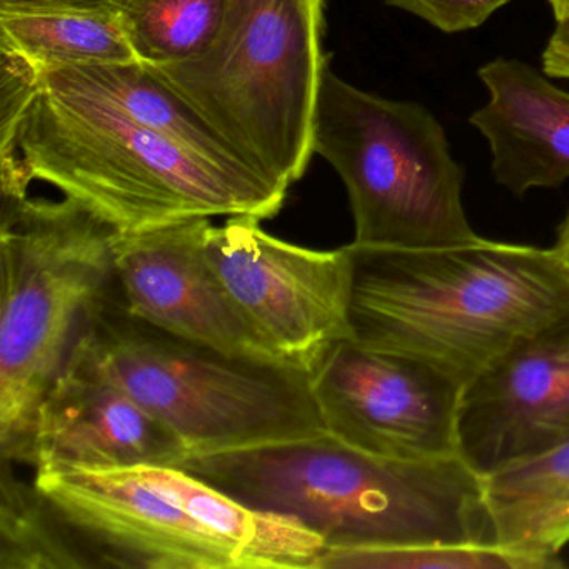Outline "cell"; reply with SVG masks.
Masks as SVG:
<instances>
[{
	"label": "cell",
	"mask_w": 569,
	"mask_h": 569,
	"mask_svg": "<svg viewBox=\"0 0 569 569\" xmlns=\"http://www.w3.org/2000/svg\"><path fill=\"white\" fill-rule=\"evenodd\" d=\"M392 8L409 12L446 34L471 31L485 24L511 0H386Z\"/></svg>",
	"instance_id": "obj_21"
},
{
	"label": "cell",
	"mask_w": 569,
	"mask_h": 569,
	"mask_svg": "<svg viewBox=\"0 0 569 569\" xmlns=\"http://www.w3.org/2000/svg\"><path fill=\"white\" fill-rule=\"evenodd\" d=\"M488 104L469 118L488 141L496 182L511 194L558 189L569 179V92L518 59L478 71Z\"/></svg>",
	"instance_id": "obj_14"
},
{
	"label": "cell",
	"mask_w": 569,
	"mask_h": 569,
	"mask_svg": "<svg viewBox=\"0 0 569 569\" xmlns=\"http://www.w3.org/2000/svg\"><path fill=\"white\" fill-rule=\"evenodd\" d=\"M0 462V569H96L34 481H22L14 462Z\"/></svg>",
	"instance_id": "obj_17"
},
{
	"label": "cell",
	"mask_w": 569,
	"mask_h": 569,
	"mask_svg": "<svg viewBox=\"0 0 569 569\" xmlns=\"http://www.w3.org/2000/svg\"><path fill=\"white\" fill-rule=\"evenodd\" d=\"M206 252L276 355L309 378L351 339L348 246L316 251L262 231L252 216L209 224Z\"/></svg>",
	"instance_id": "obj_8"
},
{
	"label": "cell",
	"mask_w": 569,
	"mask_h": 569,
	"mask_svg": "<svg viewBox=\"0 0 569 569\" xmlns=\"http://www.w3.org/2000/svg\"><path fill=\"white\" fill-rule=\"evenodd\" d=\"M229 0H116L136 58L176 64L204 52L224 21Z\"/></svg>",
	"instance_id": "obj_18"
},
{
	"label": "cell",
	"mask_w": 569,
	"mask_h": 569,
	"mask_svg": "<svg viewBox=\"0 0 569 569\" xmlns=\"http://www.w3.org/2000/svg\"><path fill=\"white\" fill-rule=\"evenodd\" d=\"M0 46L42 71L139 61L116 6L0 11Z\"/></svg>",
	"instance_id": "obj_16"
},
{
	"label": "cell",
	"mask_w": 569,
	"mask_h": 569,
	"mask_svg": "<svg viewBox=\"0 0 569 569\" xmlns=\"http://www.w3.org/2000/svg\"><path fill=\"white\" fill-rule=\"evenodd\" d=\"M32 481L96 569H241L234 549L181 505L152 466L36 472Z\"/></svg>",
	"instance_id": "obj_10"
},
{
	"label": "cell",
	"mask_w": 569,
	"mask_h": 569,
	"mask_svg": "<svg viewBox=\"0 0 569 569\" xmlns=\"http://www.w3.org/2000/svg\"><path fill=\"white\" fill-rule=\"evenodd\" d=\"M311 386L326 432L359 451L408 462L459 458L465 386L425 359L349 339Z\"/></svg>",
	"instance_id": "obj_9"
},
{
	"label": "cell",
	"mask_w": 569,
	"mask_h": 569,
	"mask_svg": "<svg viewBox=\"0 0 569 569\" xmlns=\"http://www.w3.org/2000/svg\"><path fill=\"white\" fill-rule=\"evenodd\" d=\"M542 72L551 79L569 81V16L556 19V28L542 52Z\"/></svg>",
	"instance_id": "obj_22"
},
{
	"label": "cell",
	"mask_w": 569,
	"mask_h": 569,
	"mask_svg": "<svg viewBox=\"0 0 569 569\" xmlns=\"http://www.w3.org/2000/svg\"><path fill=\"white\" fill-rule=\"evenodd\" d=\"M312 146L348 189L352 244L445 248L481 238L462 204L465 171L441 122L419 102L369 94L328 66Z\"/></svg>",
	"instance_id": "obj_7"
},
{
	"label": "cell",
	"mask_w": 569,
	"mask_h": 569,
	"mask_svg": "<svg viewBox=\"0 0 569 569\" xmlns=\"http://www.w3.org/2000/svg\"><path fill=\"white\" fill-rule=\"evenodd\" d=\"M569 442V311L462 392L459 456L482 478Z\"/></svg>",
	"instance_id": "obj_12"
},
{
	"label": "cell",
	"mask_w": 569,
	"mask_h": 569,
	"mask_svg": "<svg viewBox=\"0 0 569 569\" xmlns=\"http://www.w3.org/2000/svg\"><path fill=\"white\" fill-rule=\"evenodd\" d=\"M16 146L31 182L54 186L119 234L199 218L264 221L288 192L198 158L58 69L42 72Z\"/></svg>",
	"instance_id": "obj_3"
},
{
	"label": "cell",
	"mask_w": 569,
	"mask_h": 569,
	"mask_svg": "<svg viewBox=\"0 0 569 569\" xmlns=\"http://www.w3.org/2000/svg\"><path fill=\"white\" fill-rule=\"evenodd\" d=\"M545 559L501 545L325 548L316 569H552Z\"/></svg>",
	"instance_id": "obj_19"
},
{
	"label": "cell",
	"mask_w": 569,
	"mask_h": 569,
	"mask_svg": "<svg viewBox=\"0 0 569 569\" xmlns=\"http://www.w3.org/2000/svg\"><path fill=\"white\" fill-rule=\"evenodd\" d=\"M58 71L86 91L108 99L139 124L158 132L198 158L231 174L268 182L249 168L234 146L191 102L166 84L144 62Z\"/></svg>",
	"instance_id": "obj_15"
},
{
	"label": "cell",
	"mask_w": 569,
	"mask_h": 569,
	"mask_svg": "<svg viewBox=\"0 0 569 569\" xmlns=\"http://www.w3.org/2000/svg\"><path fill=\"white\" fill-rule=\"evenodd\" d=\"M209 224L211 219L199 218L131 234L116 232V272L126 309L179 338L289 368L209 259Z\"/></svg>",
	"instance_id": "obj_11"
},
{
	"label": "cell",
	"mask_w": 569,
	"mask_h": 569,
	"mask_svg": "<svg viewBox=\"0 0 569 569\" xmlns=\"http://www.w3.org/2000/svg\"><path fill=\"white\" fill-rule=\"evenodd\" d=\"M72 356L114 379L181 439L189 456L326 432L308 375L171 335L129 312L121 289Z\"/></svg>",
	"instance_id": "obj_5"
},
{
	"label": "cell",
	"mask_w": 569,
	"mask_h": 569,
	"mask_svg": "<svg viewBox=\"0 0 569 569\" xmlns=\"http://www.w3.org/2000/svg\"><path fill=\"white\" fill-rule=\"evenodd\" d=\"M348 251L352 341L425 359L465 388L569 311V271L552 248L479 238Z\"/></svg>",
	"instance_id": "obj_2"
},
{
	"label": "cell",
	"mask_w": 569,
	"mask_h": 569,
	"mask_svg": "<svg viewBox=\"0 0 569 569\" xmlns=\"http://www.w3.org/2000/svg\"><path fill=\"white\" fill-rule=\"evenodd\" d=\"M116 6V0H0V11H39V9H89Z\"/></svg>",
	"instance_id": "obj_23"
},
{
	"label": "cell",
	"mask_w": 569,
	"mask_h": 569,
	"mask_svg": "<svg viewBox=\"0 0 569 569\" xmlns=\"http://www.w3.org/2000/svg\"><path fill=\"white\" fill-rule=\"evenodd\" d=\"M188 456L164 422L79 356H72L36 412L34 472L181 466Z\"/></svg>",
	"instance_id": "obj_13"
},
{
	"label": "cell",
	"mask_w": 569,
	"mask_h": 569,
	"mask_svg": "<svg viewBox=\"0 0 569 569\" xmlns=\"http://www.w3.org/2000/svg\"><path fill=\"white\" fill-rule=\"evenodd\" d=\"M551 6L555 19L568 18L569 16V0H548Z\"/></svg>",
	"instance_id": "obj_25"
},
{
	"label": "cell",
	"mask_w": 569,
	"mask_h": 569,
	"mask_svg": "<svg viewBox=\"0 0 569 569\" xmlns=\"http://www.w3.org/2000/svg\"><path fill=\"white\" fill-rule=\"evenodd\" d=\"M556 244L552 246V251L558 256L559 261L565 264V268L569 271V212L566 218L562 219L561 224L558 226V232H556Z\"/></svg>",
	"instance_id": "obj_24"
},
{
	"label": "cell",
	"mask_w": 569,
	"mask_h": 569,
	"mask_svg": "<svg viewBox=\"0 0 569 569\" xmlns=\"http://www.w3.org/2000/svg\"><path fill=\"white\" fill-rule=\"evenodd\" d=\"M179 468L249 508L301 522L325 548L499 545L486 479L461 456L395 461L321 432L188 456Z\"/></svg>",
	"instance_id": "obj_1"
},
{
	"label": "cell",
	"mask_w": 569,
	"mask_h": 569,
	"mask_svg": "<svg viewBox=\"0 0 569 569\" xmlns=\"http://www.w3.org/2000/svg\"><path fill=\"white\" fill-rule=\"evenodd\" d=\"M114 229L71 198L2 201L0 459L31 466L36 412L119 292Z\"/></svg>",
	"instance_id": "obj_4"
},
{
	"label": "cell",
	"mask_w": 569,
	"mask_h": 569,
	"mask_svg": "<svg viewBox=\"0 0 569 569\" xmlns=\"http://www.w3.org/2000/svg\"><path fill=\"white\" fill-rule=\"evenodd\" d=\"M491 508L532 505L569 495V442L486 478Z\"/></svg>",
	"instance_id": "obj_20"
},
{
	"label": "cell",
	"mask_w": 569,
	"mask_h": 569,
	"mask_svg": "<svg viewBox=\"0 0 569 569\" xmlns=\"http://www.w3.org/2000/svg\"><path fill=\"white\" fill-rule=\"evenodd\" d=\"M322 38L325 0H229L204 52L148 66L256 174L288 191L315 154L316 109L329 66Z\"/></svg>",
	"instance_id": "obj_6"
}]
</instances>
